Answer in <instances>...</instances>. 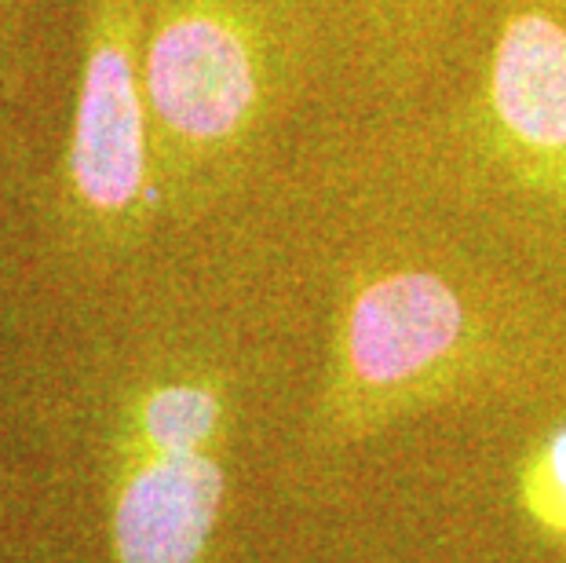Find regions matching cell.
Returning a JSON list of instances; mask_svg holds the SVG:
<instances>
[{"mask_svg": "<svg viewBox=\"0 0 566 563\" xmlns=\"http://www.w3.org/2000/svg\"><path fill=\"white\" fill-rule=\"evenodd\" d=\"M209 234L88 293H55L84 319L70 352L30 377L92 442L114 563H205L227 509L249 366L220 311L201 304Z\"/></svg>", "mask_w": 566, "mask_h": 563, "instance_id": "2", "label": "cell"}, {"mask_svg": "<svg viewBox=\"0 0 566 563\" xmlns=\"http://www.w3.org/2000/svg\"><path fill=\"white\" fill-rule=\"evenodd\" d=\"M352 128L428 206L566 285V0H483L436 85Z\"/></svg>", "mask_w": 566, "mask_h": 563, "instance_id": "4", "label": "cell"}, {"mask_svg": "<svg viewBox=\"0 0 566 563\" xmlns=\"http://www.w3.org/2000/svg\"><path fill=\"white\" fill-rule=\"evenodd\" d=\"M515 505L545 542L566 549V417L530 439L520 453Z\"/></svg>", "mask_w": 566, "mask_h": 563, "instance_id": "7", "label": "cell"}, {"mask_svg": "<svg viewBox=\"0 0 566 563\" xmlns=\"http://www.w3.org/2000/svg\"><path fill=\"white\" fill-rule=\"evenodd\" d=\"M483 0H352V88L358 114L417 103L453 63Z\"/></svg>", "mask_w": 566, "mask_h": 563, "instance_id": "6", "label": "cell"}, {"mask_svg": "<svg viewBox=\"0 0 566 563\" xmlns=\"http://www.w3.org/2000/svg\"><path fill=\"white\" fill-rule=\"evenodd\" d=\"M30 132L22 125V111L19 106H0V150L11 147V143L27 139Z\"/></svg>", "mask_w": 566, "mask_h": 563, "instance_id": "10", "label": "cell"}, {"mask_svg": "<svg viewBox=\"0 0 566 563\" xmlns=\"http://www.w3.org/2000/svg\"><path fill=\"white\" fill-rule=\"evenodd\" d=\"M48 4L52 0H0V106L22 111Z\"/></svg>", "mask_w": 566, "mask_h": 563, "instance_id": "8", "label": "cell"}, {"mask_svg": "<svg viewBox=\"0 0 566 563\" xmlns=\"http://www.w3.org/2000/svg\"><path fill=\"white\" fill-rule=\"evenodd\" d=\"M33 165H38V150H33L30 136L0 150V242H4V231H8L11 209H15L19 187L27 184Z\"/></svg>", "mask_w": 566, "mask_h": 563, "instance_id": "9", "label": "cell"}, {"mask_svg": "<svg viewBox=\"0 0 566 563\" xmlns=\"http://www.w3.org/2000/svg\"><path fill=\"white\" fill-rule=\"evenodd\" d=\"M147 0H70L74 85L55 154L33 165L0 260L52 293L111 285L168 246L147 88Z\"/></svg>", "mask_w": 566, "mask_h": 563, "instance_id": "5", "label": "cell"}, {"mask_svg": "<svg viewBox=\"0 0 566 563\" xmlns=\"http://www.w3.org/2000/svg\"><path fill=\"white\" fill-rule=\"evenodd\" d=\"M260 198L322 253L311 442L344 450L439 406L566 377L552 290L399 184L352 122L307 125Z\"/></svg>", "mask_w": 566, "mask_h": 563, "instance_id": "1", "label": "cell"}, {"mask_svg": "<svg viewBox=\"0 0 566 563\" xmlns=\"http://www.w3.org/2000/svg\"><path fill=\"white\" fill-rule=\"evenodd\" d=\"M347 66L352 0H147L143 88L165 242L256 206Z\"/></svg>", "mask_w": 566, "mask_h": 563, "instance_id": "3", "label": "cell"}]
</instances>
